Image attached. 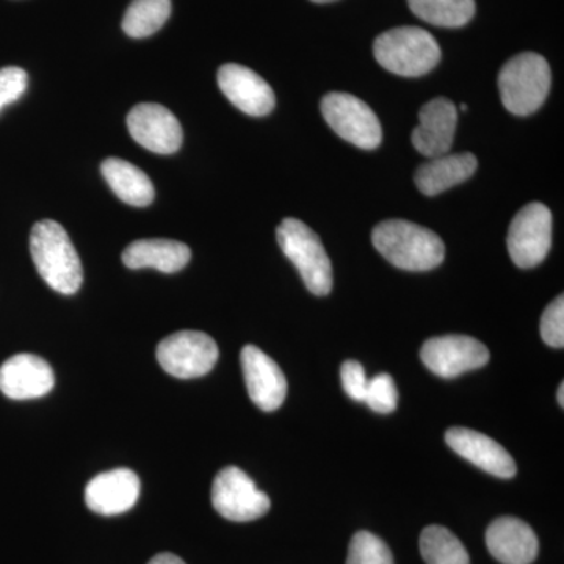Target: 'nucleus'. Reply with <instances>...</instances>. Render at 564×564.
Returning a JSON list of instances; mask_svg holds the SVG:
<instances>
[{"label": "nucleus", "mask_w": 564, "mask_h": 564, "mask_svg": "<svg viewBox=\"0 0 564 564\" xmlns=\"http://www.w3.org/2000/svg\"><path fill=\"white\" fill-rule=\"evenodd\" d=\"M54 370L31 352L11 356L0 366V392L11 400H33L54 389Z\"/></svg>", "instance_id": "13"}, {"label": "nucleus", "mask_w": 564, "mask_h": 564, "mask_svg": "<svg viewBox=\"0 0 564 564\" xmlns=\"http://www.w3.org/2000/svg\"><path fill=\"white\" fill-rule=\"evenodd\" d=\"M218 85L229 102L251 117H265L276 104L272 87L254 70L237 63L218 69Z\"/></svg>", "instance_id": "14"}, {"label": "nucleus", "mask_w": 564, "mask_h": 564, "mask_svg": "<svg viewBox=\"0 0 564 564\" xmlns=\"http://www.w3.org/2000/svg\"><path fill=\"white\" fill-rule=\"evenodd\" d=\"M373 55L389 73L421 77L436 68L441 47L432 33L421 28H397L375 40Z\"/></svg>", "instance_id": "3"}, {"label": "nucleus", "mask_w": 564, "mask_h": 564, "mask_svg": "<svg viewBox=\"0 0 564 564\" xmlns=\"http://www.w3.org/2000/svg\"><path fill=\"white\" fill-rule=\"evenodd\" d=\"M282 252L302 274L307 291L325 296L333 289V267L317 234L296 218H285L278 226Z\"/></svg>", "instance_id": "5"}, {"label": "nucleus", "mask_w": 564, "mask_h": 564, "mask_svg": "<svg viewBox=\"0 0 564 564\" xmlns=\"http://www.w3.org/2000/svg\"><path fill=\"white\" fill-rule=\"evenodd\" d=\"M158 361L163 370L181 380L204 377L218 361V345L209 334L181 332L158 345Z\"/></svg>", "instance_id": "7"}, {"label": "nucleus", "mask_w": 564, "mask_h": 564, "mask_svg": "<svg viewBox=\"0 0 564 564\" xmlns=\"http://www.w3.org/2000/svg\"><path fill=\"white\" fill-rule=\"evenodd\" d=\"M458 109L451 99L436 98L426 102L419 111V126L414 129L415 150L425 158L434 159L447 154L454 144Z\"/></svg>", "instance_id": "15"}, {"label": "nucleus", "mask_w": 564, "mask_h": 564, "mask_svg": "<svg viewBox=\"0 0 564 564\" xmlns=\"http://www.w3.org/2000/svg\"><path fill=\"white\" fill-rule=\"evenodd\" d=\"M172 14V0H133L122 20V31L131 39H147L161 31Z\"/></svg>", "instance_id": "23"}, {"label": "nucleus", "mask_w": 564, "mask_h": 564, "mask_svg": "<svg viewBox=\"0 0 564 564\" xmlns=\"http://www.w3.org/2000/svg\"><path fill=\"white\" fill-rule=\"evenodd\" d=\"M132 139L155 154H174L182 147L181 122L161 104L143 102L128 115Z\"/></svg>", "instance_id": "11"}, {"label": "nucleus", "mask_w": 564, "mask_h": 564, "mask_svg": "<svg viewBox=\"0 0 564 564\" xmlns=\"http://www.w3.org/2000/svg\"><path fill=\"white\" fill-rule=\"evenodd\" d=\"M552 245V214L541 203L527 204L516 214L508 231L507 247L521 269H533L544 261Z\"/></svg>", "instance_id": "9"}, {"label": "nucleus", "mask_w": 564, "mask_h": 564, "mask_svg": "<svg viewBox=\"0 0 564 564\" xmlns=\"http://www.w3.org/2000/svg\"><path fill=\"white\" fill-rule=\"evenodd\" d=\"M372 242L392 265L408 272H429L445 258L444 242L437 234L406 220H388L375 226Z\"/></svg>", "instance_id": "1"}, {"label": "nucleus", "mask_w": 564, "mask_h": 564, "mask_svg": "<svg viewBox=\"0 0 564 564\" xmlns=\"http://www.w3.org/2000/svg\"><path fill=\"white\" fill-rule=\"evenodd\" d=\"M322 115L340 139L361 148L377 150L383 140V129L375 111L361 99L348 93H329L322 99Z\"/></svg>", "instance_id": "6"}, {"label": "nucleus", "mask_w": 564, "mask_h": 564, "mask_svg": "<svg viewBox=\"0 0 564 564\" xmlns=\"http://www.w3.org/2000/svg\"><path fill=\"white\" fill-rule=\"evenodd\" d=\"M187 245L170 239H141L129 245L122 252L128 269H154L162 273H177L191 262Z\"/></svg>", "instance_id": "19"}, {"label": "nucleus", "mask_w": 564, "mask_h": 564, "mask_svg": "<svg viewBox=\"0 0 564 564\" xmlns=\"http://www.w3.org/2000/svg\"><path fill=\"white\" fill-rule=\"evenodd\" d=\"M477 166V158L470 152L440 155L415 172V185L423 195L436 196L470 180Z\"/></svg>", "instance_id": "20"}, {"label": "nucleus", "mask_w": 564, "mask_h": 564, "mask_svg": "<svg viewBox=\"0 0 564 564\" xmlns=\"http://www.w3.org/2000/svg\"><path fill=\"white\" fill-rule=\"evenodd\" d=\"M139 497L140 478L131 469H113L96 475L85 488V503L102 516L126 513Z\"/></svg>", "instance_id": "17"}, {"label": "nucleus", "mask_w": 564, "mask_h": 564, "mask_svg": "<svg viewBox=\"0 0 564 564\" xmlns=\"http://www.w3.org/2000/svg\"><path fill=\"white\" fill-rule=\"evenodd\" d=\"M445 443L464 459L494 477L513 478L518 470L513 456L484 433L454 426L445 433Z\"/></svg>", "instance_id": "16"}, {"label": "nucleus", "mask_w": 564, "mask_h": 564, "mask_svg": "<svg viewBox=\"0 0 564 564\" xmlns=\"http://www.w3.org/2000/svg\"><path fill=\"white\" fill-rule=\"evenodd\" d=\"M31 254L44 282L63 295H74L84 282L76 248L61 223H36L31 232Z\"/></svg>", "instance_id": "2"}, {"label": "nucleus", "mask_w": 564, "mask_h": 564, "mask_svg": "<svg viewBox=\"0 0 564 564\" xmlns=\"http://www.w3.org/2000/svg\"><path fill=\"white\" fill-rule=\"evenodd\" d=\"M347 564H393L391 549L377 534L358 532L348 547Z\"/></svg>", "instance_id": "25"}, {"label": "nucleus", "mask_w": 564, "mask_h": 564, "mask_svg": "<svg viewBox=\"0 0 564 564\" xmlns=\"http://www.w3.org/2000/svg\"><path fill=\"white\" fill-rule=\"evenodd\" d=\"M148 564H185L182 562L180 556L169 554V552H165V554H159L155 555L154 558L151 560Z\"/></svg>", "instance_id": "30"}, {"label": "nucleus", "mask_w": 564, "mask_h": 564, "mask_svg": "<svg viewBox=\"0 0 564 564\" xmlns=\"http://www.w3.org/2000/svg\"><path fill=\"white\" fill-rule=\"evenodd\" d=\"M551 82V66L543 55L524 52L505 63L497 84L505 109L527 117L543 106Z\"/></svg>", "instance_id": "4"}, {"label": "nucleus", "mask_w": 564, "mask_h": 564, "mask_svg": "<svg viewBox=\"0 0 564 564\" xmlns=\"http://www.w3.org/2000/svg\"><path fill=\"white\" fill-rule=\"evenodd\" d=\"M415 17L437 28H463L473 20L475 0H408Z\"/></svg>", "instance_id": "22"}, {"label": "nucleus", "mask_w": 564, "mask_h": 564, "mask_svg": "<svg viewBox=\"0 0 564 564\" xmlns=\"http://www.w3.org/2000/svg\"><path fill=\"white\" fill-rule=\"evenodd\" d=\"M489 554L502 564H532L540 543L532 527L511 516L496 519L486 530Z\"/></svg>", "instance_id": "18"}, {"label": "nucleus", "mask_w": 564, "mask_h": 564, "mask_svg": "<svg viewBox=\"0 0 564 564\" xmlns=\"http://www.w3.org/2000/svg\"><path fill=\"white\" fill-rule=\"evenodd\" d=\"M240 361L252 403L265 413L281 408L288 395V381L281 367L254 345L243 348Z\"/></svg>", "instance_id": "12"}, {"label": "nucleus", "mask_w": 564, "mask_h": 564, "mask_svg": "<svg viewBox=\"0 0 564 564\" xmlns=\"http://www.w3.org/2000/svg\"><path fill=\"white\" fill-rule=\"evenodd\" d=\"M28 73L17 66L0 69V110L17 102L28 90Z\"/></svg>", "instance_id": "28"}, {"label": "nucleus", "mask_w": 564, "mask_h": 564, "mask_svg": "<svg viewBox=\"0 0 564 564\" xmlns=\"http://www.w3.org/2000/svg\"><path fill=\"white\" fill-rule=\"evenodd\" d=\"M541 337L549 347H564V296L560 295L545 307L541 317Z\"/></svg>", "instance_id": "27"}, {"label": "nucleus", "mask_w": 564, "mask_h": 564, "mask_svg": "<svg viewBox=\"0 0 564 564\" xmlns=\"http://www.w3.org/2000/svg\"><path fill=\"white\" fill-rule=\"evenodd\" d=\"M217 513L232 522H250L269 513L270 499L239 467H225L212 485Z\"/></svg>", "instance_id": "8"}, {"label": "nucleus", "mask_w": 564, "mask_h": 564, "mask_svg": "<svg viewBox=\"0 0 564 564\" xmlns=\"http://www.w3.org/2000/svg\"><path fill=\"white\" fill-rule=\"evenodd\" d=\"M101 172L115 195L129 206L147 207L154 202V185L147 173L133 163L117 158L107 159L102 162Z\"/></svg>", "instance_id": "21"}, {"label": "nucleus", "mask_w": 564, "mask_h": 564, "mask_svg": "<svg viewBox=\"0 0 564 564\" xmlns=\"http://www.w3.org/2000/svg\"><path fill=\"white\" fill-rule=\"evenodd\" d=\"M311 2H314V3H332V2H336V0H311Z\"/></svg>", "instance_id": "32"}, {"label": "nucleus", "mask_w": 564, "mask_h": 564, "mask_svg": "<svg viewBox=\"0 0 564 564\" xmlns=\"http://www.w3.org/2000/svg\"><path fill=\"white\" fill-rule=\"evenodd\" d=\"M399 393L391 375L380 373L369 380L364 403H367L370 410L378 414H391L395 411Z\"/></svg>", "instance_id": "26"}, {"label": "nucleus", "mask_w": 564, "mask_h": 564, "mask_svg": "<svg viewBox=\"0 0 564 564\" xmlns=\"http://www.w3.org/2000/svg\"><path fill=\"white\" fill-rule=\"evenodd\" d=\"M340 377H343L345 393L355 402H364L369 380H367L366 370H364L361 364L358 361H345L343 370H340Z\"/></svg>", "instance_id": "29"}, {"label": "nucleus", "mask_w": 564, "mask_h": 564, "mask_svg": "<svg viewBox=\"0 0 564 564\" xmlns=\"http://www.w3.org/2000/svg\"><path fill=\"white\" fill-rule=\"evenodd\" d=\"M421 359L437 377L455 378L486 366L489 350L474 337L441 336L423 344Z\"/></svg>", "instance_id": "10"}, {"label": "nucleus", "mask_w": 564, "mask_h": 564, "mask_svg": "<svg viewBox=\"0 0 564 564\" xmlns=\"http://www.w3.org/2000/svg\"><path fill=\"white\" fill-rule=\"evenodd\" d=\"M419 547L426 564H470L462 541L445 527H426L419 540Z\"/></svg>", "instance_id": "24"}, {"label": "nucleus", "mask_w": 564, "mask_h": 564, "mask_svg": "<svg viewBox=\"0 0 564 564\" xmlns=\"http://www.w3.org/2000/svg\"><path fill=\"white\" fill-rule=\"evenodd\" d=\"M556 399H558L560 406H564V384H560L558 393H556Z\"/></svg>", "instance_id": "31"}]
</instances>
